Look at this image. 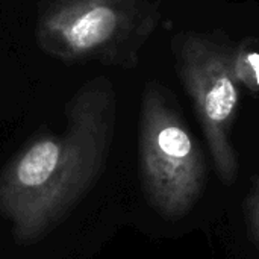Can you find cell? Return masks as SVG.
<instances>
[{
    "label": "cell",
    "mask_w": 259,
    "mask_h": 259,
    "mask_svg": "<svg viewBox=\"0 0 259 259\" xmlns=\"http://www.w3.org/2000/svg\"><path fill=\"white\" fill-rule=\"evenodd\" d=\"M115 93L111 80L85 82L67 105L62 135L35 138L0 176V212L20 241L47 232L99 176L111 140Z\"/></svg>",
    "instance_id": "obj_1"
},
{
    "label": "cell",
    "mask_w": 259,
    "mask_h": 259,
    "mask_svg": "<svg viewBox=\"0 0 259 259\" xmlns=\"http://www.w3.org/2000/svg\"><path fill=\"white\" fill-rule=\"evenodd\" d=\"M159 20L155 0H38L35 38L67 64L134 68Z\"/></svg>",
    "instance_id": "obj_2"
},
{
    "label": "cell",
    "mask_w": 259,
    "mask_h": 259,
    "mask_svg": "<svg viewBox=\"0 0 259 259\" xmlns=\"http://www.w3.org/2000/svg\"><path fill=\"white\" fill-rule=\"evenodd\" d=\"M253 41L255 39L249 38L235 46L234 65L238 82L259 88V47L253 46Z\"/></svg>",
    "instance_id": "obj_3"
}]
</instances>
